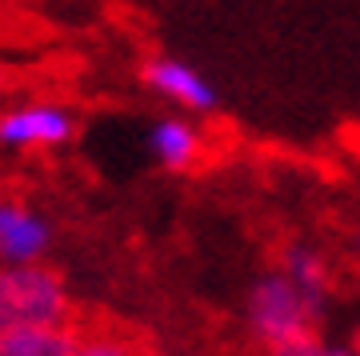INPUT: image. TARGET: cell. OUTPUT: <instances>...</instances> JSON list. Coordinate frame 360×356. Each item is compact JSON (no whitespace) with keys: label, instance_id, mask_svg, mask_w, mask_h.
I'll use <instances>...</instances> for the list:
<instances>
[{"label":"cell","instance_id":"obj_1","mask_svg":"<svg viewBox=\"0 0 360 356\" xmlns=\"http://www.w3.org/2000/svg\"><path fill=\"white\" fill-rule=\"evenodd\" d=\"M248 329L264 348H281V344L316 336V320L324 308L312 305L309 296L296 288L284 268H272L264 276H257L252 293H248Z\"/></svg>","mask_w":360,"mask_h":356},{"label":"cell","instance_id":"obj_2","mask_svg":"<svg viewBox=\"0 0 360 356\" xmlns=\"http://www.w3.org/2000/svg\"><path fill=\"white\" fill-rule=\"evenodd\" d=\"M72 296L65 280L44 260L37 265H0V329L16 324H68Z\"/></svg>","mask_w":360,"mask_h":356},{"label":"cell","instance_id":"obj_3","mask_svg":"<svg viewBox=\"0 0 360 356\" xmlns=\"http://www.w3.org/2000/svg\"><path fill=\"white\" fill-rule=\"evenodd\" d=\"M52 244V224L20 201H0V265H37Z\"/></svg>","mask_w":360,"mask_h":356},{"label":"cell","instance_id":"obj_4","mask_svg":"<svg viewBox=\"0 0 360 356\" xmlns=\"http://www.w3.org/2000/svg\"><path fill=\"white\" fill-rule=\"evenodd\" d=\"M72 136V116L56 104H25L0 116V144L8 148H52Z\"/></svg>","mask_w":360,"mask_h":356},{"label":"cell","instance_id":"obj_5","mask_svg":"<svg viewBox=\"0 0 360 356\" xmlns=\"http://www.w3.org/2000/svg\"><path fill=\"white\" fill-rule=\"evenodd\" d=\"M144 84L160 96H168L172 104H180V108H188V113H212L217 108V89L193 64L172 61V56H156V61L144 64Z\"/></svg>","mask_w":360,"mask_h":356},{"label":"cell","instance_id":"obj_6","mask_svg":"<svg viewBox=\"0 0 360 356\" xmlns=\"http://www.w3.org/2000/svg\"><path fill=\"white\" fill-rule=\"evenodd\" d=\"M80 332L72 324H16L0 329V356H77Z\"/></svg>","mask_w":360,"mask_h":356},{"label":"cell","instance_id":"obj_7","mask_svg":"<svg viewBox=\"0 0 360 356\" xmlns=\"http://www.w3.org/2000/svg\"><path fill=\"white\" fill-rule=\"evenodd\" d=\"M148 148H153L156 165H165L168 172H184V168H193L200 160V132H196L188 120H180V116H165V120H156L153 132H148Z\"/></svg>","mask_w":360,"mask_h":356},{"label":"cell","instance_id":"obj_8","mask_svg":"<svg viewBox=\"0 0 360 356\" xmlns=\"http://www.w3.org/2000/svg\"><path fill=\"white\" fill-rule=\"evenodd\" d=\"M281 268L288 272V280H292L296 288L309 296L312 305H321V308H324L333 276H328V265H324V256L316 253V248H309V244H284Z\"/></svg>","mask_w":360,"mask_h":356},{"label":"cell","instance_id":"obj_9","mask_svg":"<svg viewBox=\"0 0 360 356\" xmlns=\"http://www.w3.org/2000/svg\"><path fill=\"white\" fill-rule=\"evenodd\" d=\"M77 356H144V352L124 332H80Z\"/></svg>","mask_w":360,"mask_h":356},{"label":"cell","instance_id":"obj_10","mask_svg":"<svg viewBox=\"0 0 360 356\" xmlns=\"http://www.w3.org/2000/svg\"><path fill=\"white\" fill-rule=\"evenodd\" d=\"M269 356H328V344L316 341V336H304V341L281 344V348H269Z\"/></svg>","mask_w":360,"mask_h":356},{"label":"cell","instance_id":"obj_11","mask_svg":"<svg viewBox=\"0 0 360 356\" xmlns=\"http://www.w3.org/2000/svg\"><path fill=\"white\" fill-rule=\"evenodd\" d=\"M328 356H360L356 348H336V344H328Z\"/></svg>","mask_w":360,"mask_h":356},{"label":"cell","instance_id":"obj_12","mask_svg":"<svg viewBox=\"0 0 360 356\" xmlns=\"http://www.w3.org/2000/svg\"><path fill=\"white\" fill-rule=\"evenodd\" d=\"M352 348H356V352H360V329H356V341H352Z\"/></svg>","mask_w":360,"mask_h":356}]
</instances>
